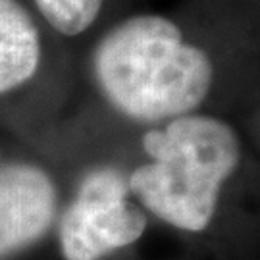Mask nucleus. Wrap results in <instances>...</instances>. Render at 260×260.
<instances>
[{"label": "nucleus", "instance_id": "3", "mask_svg": "<svg viewBox=\"0 0 260 260\" xmlns=\"http://www.w3.org/2000/svg\"><path fill=\"white\" fill-rule=\"evenodd\" d=\"M127 181L112 168L85 176L60 223L66 260H99L145 233L147 218L127 201Z\"/></svg>", "mask_w": 260, "mask_h": 260}, {"label": "nucleus", "instance_id": "5", "mask_svg": "<svg viewBox=\"0 0 260 260\" xmlns=\"http://www.w3.org/2000/svg\"><path fill=\"white\" fill-rule=\"evenodd\" d=\"M41 62V37L18 0H0V94L27 83Z\"/></svg>", "mask_w": 260, "mask_h": 260}, {"label": "nucleus", "instance_id": "2", "mask_svg": "<svg viewBox=\"0 0 260 260\" xmlns=\"http://www.w3.org/2000/svg\"><path fill=\"white\" fill-rule=\"evenodd\" d=\"M152 162L139 166L127 187L160 220L185 232H205L220 193L239 166V139L225 121L187 114L143 135Z\"/></svg>", "mask_w": 260, "mask_h": 260}, {"label": "nucleus", "instance_id": "1", "mask_svg": "<svg viewBox=\"0 0 260 260\" xmlns=\"http://www.w3.org/2000/svg\"><path fill=\"white\" fill-rule=\"evenodd\" d=\"M96 85L112 108L137 121L176 120L205 103L214 66L162 16L118 23L93 54Z\"/></svg>", "mask_w": 260, "mask_h": 260}, {"label": "nucleus", "instance_id": "6", "mask_svg": "<svg viewBox=\"0 0 260 260\" xmlns=\"http://www.w3.org/2000/svg\"><path fill=\"white\" fill-rule=\"evenodd\" d=\"M35 4L58 33L74 37L93 25L104 0H35Z\"/></svg>", "mask_w": 260, "mask_h": 260}, {"label": "nucleus", "instance_id": "4", "mask_svg": "<svg viewBox=\"0 0 260 260\" xmlns=\"http://www.w3.org/2000/svg\"><path fill=\"white\" fill-rule=\"evenodd\" d=\"M56 214V187L45 170L25 162L0 166V258L39 241Z\"/></svg>", "mask_w": 260, "mask_h": 260}]
</instances>
